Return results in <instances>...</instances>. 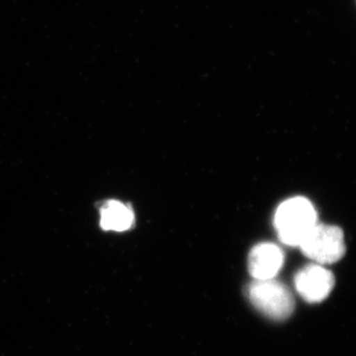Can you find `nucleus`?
Instances as JSON below:
<instances>
[{
  "label": "nucleus",
  "mask_w": 356,
  "mask_h": 356,
  "mask_svg": "<svg viewBox=\"0 0 356 356\" xmlns=\"http://www.w3.org/2000/svg\"><path fill=\"white\" fill-rule=\"evenodd\" d=\"M298 248L305 257L317 264H332L345 256L346 245L339 227L317 223L305 237Z\"/></svg>",
  "instance_id": "7ed1b4c3"
},
{
  "label": "nucleus",
  "mask_w": 356,
  "mask_h": 356,
  "mask_svg": "<svg viewBox=\"0 0 356 356\" xmlns=\"http://www.w3.org/2000/svg\"><path fill=\"white\" fill-rule=\"evenodd\" d=\"M134 222V211L117 200H109L101 207V227L104 230L124 232Z\"/></svg>",
  "instance_id": "423d86ee"
},
{
  "label": "nucleus",
  "mask_w": 356,
  "mask_h": 356,
  "mask_svg": "<svg viewBox=\"0 0 356 356\" xmlns=\"http://www.w3.org/2000/svg\"><path fill=\"white\" fill-rule=\"evenodd\" d=\"M295 288L303 300L318 303L329 296L334 286V277L319 264H310L298 270L294 279Z\"/></svg>",
  "instance_id": "20e7f679"
},
{
  "label": "nucleus",
  "mask_w": 356,
  "mask_h": 356,
  "mask_svg": "<svg viewBox=\"0 0 356 356\" xmlns=\"http://www.w3.org/2000/svg\"><path fill=\"white\" fill-rule=\"evenodd\" d=\"M245 291L251 305L268 318L284 321L294 312V298L280 281L254 280L248 284Z\"/></svg>",
  "instance_id": "f03ea898"
},
{
  "label": "nucleus",
  "mask_w": 356,
  "mask_h": 356,
  "mask_svg": "<svg viewBox=\"0 0 356 356\" xmlns=\"http://www.w3.org/2000/svg\"><path fill=\"white\" fill-rule=\"evenodd\" d=\"M284 252L272 243L257 244L251 250L248 267L254 280L274 279L284 265Z\"/></svg>",
  "instance_id": "39448f33"
},
{
  "label": "nucleus",
  "mask_w": 356,
  "mask_h": 356,
  "mask_svg": "<svg viewBox=\"0 0 356 356\" xmlns=\"http://www.w3.org/2000/svg\"><path fill=\"white\" fill-rule=\"evenodd\" d=\"M317 223L318 216L315 207L303 197H294L282 202L274 216L277 237L289 247H298Z\"/></svg>",
  "instance_id": "f257e3e1"
}]
</instances>
